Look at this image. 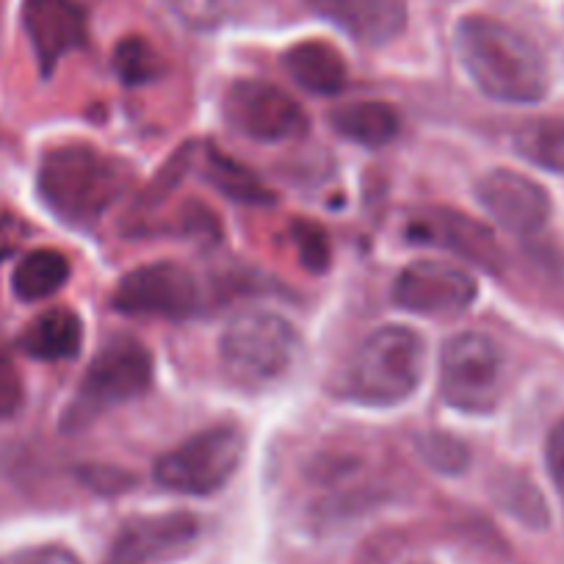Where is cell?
Returning a JSON list of instances; mask_svg holds the SVG:
<instances>
[{
  "label": "cell",
  "instance_id": "6da1fadb",
  "mask_svg": "<svg viewBox=\"0 0 564 564\" xmlns=\"http://www.w3.org/2000/svg\"><path fill=\"white\" fill-rule=\"evenodd\" d=\"M454 47L468 78L490 100L525 106L547 95L551 75L545 56L512 25L487 14H468L457 23Z\"/></svg>",
  "mask_w": 564,
  "mask_h": 564
},
{
  "label": "cell",
  "instance_id": "7a4b0ae2",
  "mask_svg": "<svg viewBox=\"0 0 564 564\" xmlns=\"http://www.w3.org/2000/svg\"><path fill=\"white\" fill-rule=\"evenodd\" d=\"M133 183L122 159L91 144H62L42 155L36 188L45 208L75 230L95 227Z\"/></svg>",
  "mask_w": 564,
  "mask_h": 564
},
{
  "label": "cell",
  "instance_id": "3957f363",
  "mask_svg": "<svg viewBox=\"0 0 564 564\" xmlns=\"http://www.w3.org/2000/svg\"><path fill=\"white\" fill-rule=\"evenodd\" d=\"M426 344L410 327L388 324L368 335L338 379V395L357 406H399L421 388Z\"/></svg>",
  "mask_w": 564,
  "mask_h": 564
},
{
  "label": "cell",
  "instance_id": "277c9868",
  "mask_svg": "<svg viewBox=\"0 0 564 564\" xmlns=\"http://www.w3.org/2000/svg\"><path fill=\"white\" fill-rule=\"evenodd\" d=\"M153 355L141 340L128 335L108 340L89 362L73 401L64 410L62 432L75 435L89 430L106 412L141 399L153 384Z\"/></svg>",
  "mask_w": 564,
  "mask_h": 564
},
{
  "label": "cell",
  "instance_id": "5b68a950",
  "mask_svg": "<svg viewBox=\"0 0 564 564\" xmlns=\"http://www.w3.org/2000/svg\"><path fill=\"white\" fill-rule=\"evenodd\" d=\"M300 349L296 327L276 313H241L221 335V362L249 388L280 382L294 368Z\"/></svg>",
  "mask_w": 564,
  "mask_h": 564
},
{
  "label": "cell",
  "instance_id": "8992f818",
  "mask_svg": "<svg viewBox=\"0 0 564 564\" xmlns=\"http://www.w3.org/2000/svg\"><path fill=\"white\" fill-rule=\"evenodd\" d=\"M247 437L232 423L197 432L155 463V481L181 496H214L241 468Z\"/></svg>",
  "mask_w": 564,
  "mask_h": 564
},
{
  "label": "cell",
  "instance_id": "52a82bcc",
  "mask_svg": "<svg viewBox=\"0 0 564 564\" xmlns=\"http://www.w3.org/2000/svg\"><path fill=\"white\" fill-rule=\"evenodd\" d=\"M503 390L501 346L481 333H459L443 346L441 395L448 406L470 415H487Z\"/></svg>",
  "mask_w": 564,
  "mask_h": 564
},
{
  "label": "cell",
  "instance_id": "ba28073f",
  "mask_svg": "<svg viewBox=\"0 0 564 564\" xmlns=\"http://www.w3.org/2000/svg\"><path fill=\"white\" fill-rule=\"evenodd\" d=\"M111 307L122 316L183 322L199 313L203 289L186 265L164 260L128 271L113 289Z\"/></svg>",
  "mask_w": 564,
  "mask_h": 564
},
{
  "label": "cell",
  "instance_id": "9c48e42d",
  "mask_svg": "<svg viewBox=\"0 0 564 564\" xmlns=\"http://www.w3.org/2000/svg\"><path fill=\"white\" fill-rule=\"evenodd\" d=\"M225 119L236 133L260 144H282L307 133V113L294 97L269 80L243 78L227 89Z\"/></svg>",
  "mask_w": 564,
  "mask_h": 564
},
{
  "label": "cell",
  "instance_id": "30bf717a",
  "mask_svg": "<svg viewBox=\"0 0 564 564\" xmlns=\"http://www.w3.org/2000/svg\"><path fill=\"white\" fill-rule=\"evenodd\" d=\"M479 285L465 269L443 260H415L393 282V302L401 311L430 318H452L468 311Z\"/></svg>",
  "mask_w": 564,
  "mask_h": 564
},
{
  "label": "cell",
  "instance_id": "8fae6325",
  "mask_svg": "<svg viewBox=\"0 0 564 564\" xmlns=\"http://www.w3.org/2000/svg\"><path fill=\"white\" fill-rule=\"evenodd\" d=\"M404 236L412 243H426V247L457 254V258L468 260L476 269L490 271V274H498L503 269V252L490 227L481 225L474 216L463 214V210L441 208V205L437 208L435 205L417 208L406 219Z\"/></svg>",
  "mask_w": 564,
  "mask_h": 564
},
{
  "label": "cell",
  "instance_id": "7c38bea8",
  "mask_svg": "<svg viewBox=\"0 0 564 564\" xmlns=\"http://www.w3.org/2000/svg\"><path fill=\"white\" fill-rule=\"evenodd\" d=\"M199 520L188 512L135 518L113 536L106 564H161L194 545Z\"/></svg>",
  "mask_w": 564,
  "mask_h": 564
},
{
  "label": "cell",
  "instance_id": "4fadbf2b",
  "mask_svg": "<svg viewBox=\"0 0 564 564\" xmlns=\"http://www.w3.org/2000/svg\"><path fill=\"white\" fill-rule=\"evenodd\" d=\"M479 203L512 236H534L551 219V197L531 177L512 170H492L476 186Z\"/></svg>",
  "mask_w": 564,
  "mask_h": 564
},
{
  "label": "cell",
  "instance_id": "5bb4252c",
  "mask_svg": "<svg viewBox=\"0 0 564 564\" xmlns=\"http://www.w3.org/2000/svg\"><path fill=\"white\" fill-rule=\"evenodd\" d=\"M23 25L45 78L64 56L86 45V14L78 0H25Z\"/></svg>",
  "mask_w": 564,
  "mask_h": 564
},
{
  "label": "cell",
  "instance_id": "9a60e30c",
  "mask_svg": "<svg viewBox=\"0 0 564 564\" xmlns=\"http://www.w3.org/2000/svg\"><path fill=\"white\" fill-rule=\"evenodd\" d=\"M305 7L360 45H388L406 29L404 0H305Z\"/></svg>",
  "mask_w": 564,
  "mask_h": 564
},
{
  "label": "cell",
  "instance_id": "2e32d148",
  "mask_svg": "<svg viewBox=\"0 0 564 564\" xmlns=\"http://www.w3.org/2000/svg\"><path fill=\"white\" fill-rule=\"evenodd\" d=\"M282 64L291 78L313 95H338L349 80V67H346L344 56L333 45L318 40L291 45L282 56Z\"/></svg>",
  "mask_w": 564,
  "mask_h": 564
},
{
  "label": "cell",
  "instance_id": "e0dca14e",
  "mask_svg": "<svg viewBox=\"0 0 564 564\" xmlns=\"http://www.w3.org/2000/svg\"><path fill=\"white\" fill-rule=\"evenodd\" d=\"M84 344V324L69 307H51L40 313L20 335V349L34 360H69Z\"/></svg>",
  "mask_w": 564,
  "mask_h": 564
},
{
  "label": "cell",
  "instance_id": "ac0fdd59",
  "mask_svg": "<svg viewBox=\"0 0 564 564\" xmlns=\"http://www.w3.org/2000/svg\"><path fill=\"white\" fill-rule=\"evenodd\" d=\"M329 122H333L335 133H340L351 144H360L366 150L388 148L401 128L399 111L382 100L346 102V106L335 108Z\"/></svg>",
  "mask_w": 564,
  "mask_h": 564
},
{
  "label": "cell",
  "instance_id": "d6986e66",
  "mask_svg": "<svg viewBox=\"0 0 564 564\" xmlns=\"http://www.w3.org/2000/svg\"><path fill=\"white\" fill-rule=\"evenodd\" d=\"M69 260L56 249H34L14 265L12 291L23 302H45L67 285Z\"/></svg>",
  "mask_w": 564,
  "mask_h": 564
},
{
  "label": "cell",
  "instance_id": "ffe728a7",
  "mask_svg": "<svg viewBox=\"0 0 564 564\" xmlns=\"http://www.w3.org/2000/svg\"><path fill=\"white\" fill-rule=\"evenodd\" d=\"M203 170L205 177L214 188H219L225 197L236 199L243 205H271L274 203V192L254 175L252 170H247L243 164H238L230 155L219 153V150L208 148L203 153Z\"/></svg>",
  "mask_w": 564,
  "mask_h": 564
},
{
  "label": "cell",
  "instance_id": "44dd1931",
  "mask_svg": "<svg viewBox=\"0 0 564 564\" xmlns=\"http://www.w3.org/2000/svg\"><path fill=\"white\" fill-rule=\"evenodd\" d=\"M514 148L534 166L564 175V117L525 122L514 133Z\"/></svg>",
  "mask_w": 564,
  "mask_h": 564
},
{
  "label": "cell",
  "instance_id": "7402d4cb",
  "mask_svg": "<svg viewBox=\"0 0 564 564\" xmlns=\"http://www.w3.org/2000/svg\"><path fill=\"white\" fill-rule=\"evenodd\" d=\"M166 64L161 53L141 36H128L113 51V73L124 86L153 84L164 75Z\"/></svg>",
  "mask_w": 564,
  "mask_h": 564
},
{
  "label": "cell",
  "instance_id": "603a6c76",
  "mask_svg": "<svg viewBox=\"0 0 564 564\" xmlns=\"http://www.w3.org/2000/svg\"><path fill=\"white\" fill-rule=\"evenodd\" d=\"M417 448H421L423 463L432 465L441 474H463L470 463V454L465 448V443L457 441L454 435H446V432L423 435Z\"/></svg>",
  "mask_w": 564,
  "mask_h": 564
},
{
  "label": "cell",
  "instance_id": "cb8c5ba5",
  "mask_svg": "<svg viewBox=\"0 0 564 564\" xmlns=\"http://www.w3.org/2000/svg\"><path fill=\"white\" fill-rule=\"evenodd\" d=\"M291 241H294L296 254H300L302 265L316 274L327 271L329 265V238L316 221H294L291 227Z\"/></svg>",
  "mask_w": 564,
  "mask_h": 564
},
{
  "label": "cell",
  "instance_id": "d4e9b609",
  "mask_svg": "<svg viewBox=\"0 0 564 564\" xmlns=\"http://www.w3.org/2000/svg\"><path fill=\"white\" fill-rule=\"evenodd\" d=\"M241 0H172L177 18L192 29H214L230 18Z\"/></svg>",
  "mask_w": 564,
  "mask_h": 564
},
{
  "label": "cell",
  "instance_id": "484cf974",
  "mask_svg": "<svg viewBox=\"0 0 564 564\" xmlns=\"http://www.w3.org/2000/svg\"><path fill=\"white\" fill-rule=\"evenodd\" d=\"M25 404V388L23 377H20L18 366L12 357L0 349V421L14 417Z\"/></svg>",
  "mask_w": 564,
  "mask_h": 564
},
{
  "label": "cell",
  "instance_id": "4316f807",
  "mask_svg": "<svg viewBox=\"0 0 564 564\" xmlns=\"http://www.w3.org/2000/svg\"><path fill=\"white\" fill-rule=\"evenodd\" d=\"M0 564H80V558L69 547L36 545L0 556Z\"/></svg>",
  "mask_w": 564,
  "mask_h": 564
},
{
  "label": "cell",
  "instance_id": "83f0119b",
  "mask_svg": "<svg viewBox=\"0 0 564 564\" xmlns=\"http://www.w3.org/2000/svg\"><path fill=\"white\" fill-rule=\"evenodd\" d=\"M545 463H547V474H551L553 487H556V492L564 501V417L553 426L551 435H547Z\"/></svg>",
  "mask_w": 564,
  "mask_h": 564
},
{
  "label": "cell",
  "instance_id": "f1b7e54d",
  "mask_svg": "<svg viewBox=\"0 0 564 564\" xmlns=\"http://www.w3.org/2000/svg\"><path fill=\"white\" fill-rule=\"evenodd\" d=\"M25 236H29V225L14 214H0V263L18 254L23 247Z\"/></svg>",
  "mask_w": 564,
  "mask_h": 564
},
{
  "label": "cell",
  "instance_id": "f546056e",
  "mask_svg": "<svg viewBox=\"0 0 564 564\" xmlns=\"http://www.w3.org/2000/svg\"><path fill=\"white\" fill-rule=\"evenodd\" d=\"M113 470H106V468H95V470H84V479H86V485H91L95 487V490H100V492H117V490H124V487L130 485V476L124 474V476H117V479H113Z\"/></svg>",
  "mask_w": 564,
  "mask_h": 564
}]
</instances>
